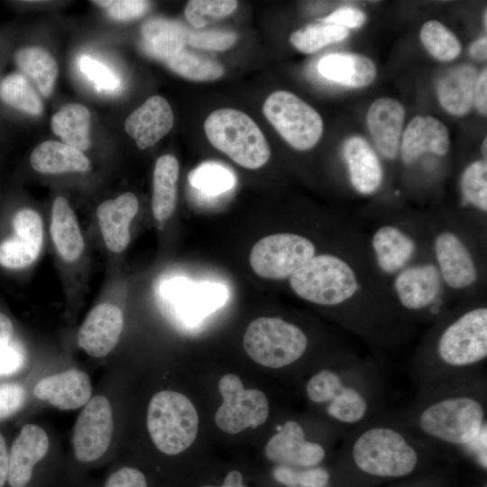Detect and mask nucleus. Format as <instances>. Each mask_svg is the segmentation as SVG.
Instances as JSON below:
<instances>
[{
    "mask_svg": "<svg viewBox=\"0 0 487 487\" xmlns=\"http://www.w3.org/2000/svg\"><path fill=\"white\" fill-rule=\"evenodd\" d=\"M223 402L216 410V426L225 433L237 434L247 427L263 424L269 415L265 394L257 389H244L242 381L233 373L224 375L218 382Z\"/></svg>",
    "mask_w": 487,
    "mask_h": 487,
    "instance_id": "nucleus-11",
    "label": "nucleus"
},
{
    "mask_svg": "<svg viewBox=\"0 0 487 487\" xmlns=\"http://www.w3.org/2000/svg\"><path fill=\"white\" fill-rule=\"evenodd\" d=\"M0 99L6 105L33 115L41 114L43 105L29 79L12 73L0 83Z\"/></svg>",
    "mask_w": 487,
    "mask_h": 487,
    "instance_id": "nucleus-35",
    "label": "nucleus"
},
{
    "mask_svg": "<svg viewBox=\"0 0 487 487\" xmlns=\"http://www.w3.org/2000/svg\"><path fill=\"white\" fill-rule=\"evenodd\" d=\"M9 452L4 436L0 434V487L7 486Z\"/></svg>",
    "mask_w": 487,
    "mask_h": 487,
    "instance_id": "nucleus-51",
    "label": "nucleus"
},
{
    "mask_svg": "<svg viewBox=\"0 0 487 487\" xmlns=\"http://www.w3.org/2000/svg\"><path fill=\"white\" fill-rule=\"evenodd\" d=\"M366 20L364 13L354 7H341L323 19L324 23H333L343 27L357 28Z\"/></svg>",
    "mask_w": 487,
    "mask_h": 487,
    "instance_id": "nucleus-48",
    "label": "nucleus"
},
{
    "mask_svg": "<svg viewBox=\"0 0 487 487\" xmlns=\"http://www.w3.org/2000/svg\"><path fill=\"white\" fill-rule=\"evenodd\" d=\"M106 8L107 14L114 20L125 22L137 19L147 13L150 3L142 0L92 1Z\"/></svg>",
    "mask_w": 487,
    "mask_h": 487,
    "instance_id": "nucleus-44",
    "label": "nucleus"
},
{
    "mask_svg": "<svg viewBox=\"0 0 487 487\" xmlns=\"http://www.w3.org/2000/svg\"><path fill=\"white\" fill-rule=\"evenodd\" d=\"M173 124L174 115L168 101L161 96H152L128 115L124 129L143 150L164 137Z\"/></svg>",
    "mask_w": 487,
    "mask_h": 487,
    "instance_id": "nucleus-19",
    "label": "nucleus"
},
{
    "mask_svg": "<svg viewBox=\"0 0 487 487\" xmlns=\"http://www.w3.org/2000/svg\"><path fill=\"white\" fill-rule=\"evenodd\" d=\"M294 293L308 302L336 306L352 299L358 290L353 268L334 254L314 255L289 277Z\"/></svg>",
    "mask_w": 487,
    "mask_h": 487,
    "instance_id": "nucleus-4",
    "label": "nucleus"
},
{
    "mask_svg": "<svg viewBox=\"0 0 487 487\" xmlns=\"http://www.w3.org/2000/svg\"><path fill=\"white\" fill-rule=\"evenodd\" d=\"M482 154L484 158V161H486V158H487V139L484 138V140L482 141Z\"/></svg>",
    "mask_w": 487,
    "mask_h": 487,
    "instance_id": "nucleus-54",
    "label": "nucleus"
},
{
    "mask_svg": "<svg viewBox=\"0 0 487 487\" xmlns=\"http://www.w3.org/2000/svg\"><path fill=\"white\" fill-rule=\"evenodd\" d=\"M350 374H341L324 369L307 382L308 398L317 404L326 405L327 415L345 426L362 423L370 414L371 397L367 389Z\"/></svg>",
    "mask_w": 487,
    "mask_h": 487,
    "instance_id": "nucleus-7",
    "label": "nucleus"
},
{
    "mask_svg": "<svg viewBox=\"0 0 487 487\" xmlns=\"http://www.w3.org/2000/svg\"><path fill=\"white\" fill-rule=\"evenodd\" d=\"M23 347L11 341L0 348V376H9L18 372L24 364Z\"/></svg>",
    "mask_w": 487,
    "mask_h": 487,
    "instance_id": "nucleus-47",
    "label": "nucleus"
},
{
    "mask_svg": "<svg viewBox=\"0 0 487 487\" xmlns=\"http://www.w3.org/2000/svg\"><path fill=\"white\" fill-rule=\"evenodd\" d=\"M350 447L357 468L373 476H406L415 470L419 462L416 442L391 425L364 428L354 437Z\"/></svg>",
    "mask_w": 487,
    "mask_h": 487,
    "instance_id": "nucleus-2",
    "label": "nucleus"
},
{
    "mask_svg": "<svg viewBox=\"0 0 487 487\" xmlns=\"http://www.w3.org/2000/svg\"><path fill=\"white\" fill-rule=\"evenodd\" d=\"M237 5L238 2L234 0H191L184 14L191 25L201 28L213 19L229 15Z\"/></svg>",
    "mask_w": 487,
    "mask_h": 487,
    "instance_id": "nucleus-41",
    "label": "nucleus"
},
{
    "mask_svg": "<svg viewBox=\"0 0 487 487\" xmlns=\"http://www.w3.org/2000/svg\"><path fill=\"white\" fill-rule=\"evenodd\" d=\"M13 228L14 236L0 244V265L7 269H21L34 262L41 253L42 221L36 211L23 208L14 216Z\"/></svg>",
    "mask_w": 487,
    "mask_h": 487,
    "instance_id": "nucleus-14",
    "label": "nucleus"
},
{
    "mask_svg": "<svg viewBox=\"0 0 487 487\" xmlns=\"http://www.w3.org/2000/svg\"><path fill=\"white\" fill-rule=\"evenodd\" d=\"M420 40L427 51L442 61L452 60L461 52V44L455 35L435 20L424 23L420 30Z\"/></svg>",
    "mask_w": 487,
    "mask_h": 487,
    "instance_id": "nucleus-37",
    "label": "nucleus"
},
{
    "mask_svg": "<svg viewBox=\"0 0 487 487\" xmlns=\"http://www.w3.org/2000/svg\"><path fill=\"white\" fill-rule=\"evenodd\" d=\"M138 208V199L131 192L107 199L98 206V225L105 244L111 252L118 253L128 246L131 238L129 226Z\"/></svg>",
    "mask_w": 487,
    "mask_h": 487,
    "instance_id": "nucleus-21",
    "label": "nucleus"
},
{
    "mask_svg": "<svg viewBox=\"0 0 487 487\" xmlns=\"http://www.w3.org/2000/svg\"><path fill=\"white\" fill-rule=\"evenodd\" d=\"M265 455L278 465L312 468L323 462L326 450L320 444L306 439L301 425L289 420L267 442Z\"/></svg>",
    "mask_w": 487,
    "mask_h": 487,
    "instance_id": "nucleus-13",
    "label": "nucleus"
},
{
    "mask_svg": "<svg viewBox=\"0 0 487 487\" xmlns=\"http://www.w3.org/2000/svg\"><path fill=\"white\" fill-rule=\"evenodd\" d=\"M124 327L122 310L112 303H100L87 316L77 339L90 356L104 357L116 345Z\"/></svg>",
    "mask_w": 487,
    "mask_h": 487,
    "instance_id": "nucleus-16",
    "label": "nucleus"
},
{
    "mask_svg": "<svg viewBox=\"0 0 487 487\" xmlns=\"http://www.w3.org/2000/svg\"><path fill=\"white\" fill-rule=\"evenodd\" d=\"M442 281L437 266L432 263L417 264L399 271L394 289L400 303L405 308L418 311L437 300Z\"/></svg>",
    "mask_w": 487,
    "mask_h": 487,
    "instance_id": "nucleus-18",
    "label": "nucleus"
},
{
    "mask_svg": "<svg viewBox=\"0 0 487 487\" xmlns=\"http://www.w3.org/2000/svg\"><path fill=\"white\" fill-rule=\"evenodd\" d=\"M163 62L174 73L194 81H213L225 72L223 65L217 60L185 48Z\"/></svg>",
    "mask_w": 487,
    "mask_h": 487,
    "instance_id": "nucleus-34",
    "label": "nucleus"
},
{
    "mask_svg": "<svg viewBox=\"0 0 487 487\" xmlns=\"http://www.w3.org/2000/svg\"><path fill=\"white\" fill-rule=\"evenodd\" d=\"M188 181L195 188L209 195L228 191L235 184L233 171L213 161L204 162L188 174Z\"/></svg>",
    "mask_w": 487,
    "mask_h": 487,
    "instance_id": "nucleus-38",
    "label": "nucleus"
},
{
    "mask_svg": "<svg viewBox=\"0 0 487 487\" xmlns=\"http://www.w3.org/2000/svg\"><path fill=\"white\" fill-rule=\"evenodd\" d=\"M113 430V413L108 400L102 395L91 398L79 413L73 429L76 460L86 464L99 460L108 449Z\"/></svg>",
    "mask_w": 487,
    "mask_h": 487,
    "instance_id": "nucleus-12",
    "label": "nucleus"
},
{
    "mask_svg": "<svg viewBox=\"0 0 487 487\" xmlns=\"http://www.w3.org/2000/svg\"><path fill=\"white\" fill-rule=\"evenodd\" d=\"M89 110L83 105L71 103L62 106L51 118V130L62 142L81 152L90 146Z\"/></svg>",
    "mask_w": 487,
    "mask_h": 487,
    "instance_id": "nucleus-32",
    "label": "nucleus"
},
{
    "mask_svg": "<svg viewBox=\"0 0 487 487\" xmlns=\"http://www.w3.org/2000/svg\"><path fill=\"white\" fill-rule=\"evenodd\" d=\"M461 188L464 204H470L482 212L487 211L486 161H474L464 170Z\"/></svg>",
    "mask_w": 487,
    "mask_h": 487,
    "instance_id": "nucleus-39",
    "label": "nucleus"
},
{
    "mask_svg": "<svg viewBox=\"0 0 487 487\" xmlns=\"http://www.w3.org/2000/svg\"><path fill=\"white\" fill-rule=\"evenodd\" d=\"M404 116L402 105L388 97L375 100L367 112L370 133L378 151L386 159L392 160L397 156Z\"/></svg>",
    "mask_w": 487,
    "mask_h": 487,
    "instance_id": "nucleus-22",
    "label": "nucleus"
},
{
    "mask_svg": "<svg viewBox=\"0 0 487 487\" xmlns=\"http://www.w3.org/2000/svg\"><path fill=\"white\" fill-rule=\"evenodd\" d=\"M372 246L378 266L388 274L402 270L416 251L413 239L400 228L390 225L376 230L372 238Z\"/></svg>",
    "mask_w": 487,
    "mask_h": 487,
    "instance_id": "nucleus-28",
    "label": "nucleus"
},
{
    "mask_svg": "<svg viewBox=\"0 0 487 487\" xmlns=\"http://www.w3.org/2000/svg\"><path fill=\"white\" fill-rule=\"evenodd\" d=\"M483 23H484V27L486 28L487 27V12H486V10H484V13H483Z\"/></svg>",
    "mask_w": 487,
    "mask_h": 487,
    "instance_id": "nucleus-55",
    "label": "nucleus"
},
{
    "mask_svg": "<svg viewBox=\"0 0 487 487\" xmlns=\"http://www.w3.org/2000/svg\"><path fill=\"white\" fill-rule=\"evenodd\" d=\"M317 70L325 78L351 87L368 86L376 77L373 61L354 53H333L323 57Z\"/></svg>",
    "mask_w": 487,
    "mask_h": 487,
    "instance_id": "nucleus-25",
    "label": "nucleus"
},
{
    "mask_svg": "<svg viewBox=\"0 0 487 487\" xmlns=\"http://www.w3.org/2000/svg\"><path fill=\"white\" fill-rule=\"evenodd\" d=\"M350 181L361 194H372L382 182L380 161L370 144L360 136L348 138L343 147Z\"/></svg>",
    "mask_w": 487,
    "mask_h": 487,
    "instance_id": "nucleus-24",
    "label": "nucleus"
},
{
    "mask_svg": "<svg viewBox=\"0 0 487 487\" xmlns=\"http://www.w3.org/2000/svg\"><path fill=\"white\" fill-rule=\"evenodd\" d=\"M473 102L482 115L487 114V70L484 69L481 75L477 78Z\"/></svg>",
    "mask_w": 487,
    "mask_h": 487,
    "instance_id": "nucleus-49",
    "label": "nucleus"
},
{
    "mask_svg": "<svg viewBox=\"0 0 487 487\" xmlns=\"http://www.w3.org/2000/svg\"><path fill=\"white\" fill-rule=\"evenodd\" d=\"M79 68L99 90L112 91L118 88V78L104 64L84 55L79 60Z\"/></svg>",
    "mask_w": 487,
    "mask_h": 487,
    "instance_id": "nucleus-43",
    "label": "nucleus"
},
{
    "mask_svg": "<svg viewBox=\"0 0 487 487\" xmlns=\"http://www.w3.org/2000/svg\"><path fill=\"white\" fill-rule=\"evenodd\" d=\"M49 450V437L41 427L24 425L9 452L8 487H32L36 468Z\"/></svg>",
    "mask_w": 487,
    "mask_h": 487,
    "instance_id": "nucleus-15",
    "label": "nucleus"
},
{
    "mask_svg": "<svg viewBox=\"0 0 487 487\" xmlns=\"http://www.w3.org/2000/svg\"><path fill=\"white\" fill-rule=\"evenodd\" d=\"M449 149L446 126L432 116H416L407 126L401 142V159L413 163L423 152L445 155Z\"/></svg>",
    "mask_w": 487,
    "mask_h": 487,
    "instance_id": "nucleus-23",
    "label": "nucleus"
},
{
    "mask_svg": "<svg viewBox=\"0 0 487 487\" xmlns=\"http://www.w3.org/2000/svg\"><path fill=\"white\" fill-rule=\"evenodd\" d=\"M187 32L188 29L177 21L152 18L141 27V47L149 56L164 61L184 49Z\"/></svg>",
    "mask_w": 487,
    "mask_h": 487,
    "instance_id": "nucleus-26",
    "label": "nucleus"
},
{
    "mask_svg": "<svg viewBox=\"0 0 487 487\" xmlns=\"http://www.w3.org/2000/svg\"><path fill=\"white\" fill-rule=\"evenodd\" d=\"M237 35L220 30H188L187 43L190 46L210 51H225L233 46Z\"/></svg>",
    "mask_w": 487,
    "mask_h": 487,
    "instance_id": "nucleus-42",
    "label": "nucleus"
},
{
    "mask_svg": "<svg viewBox=\"0 0 487 487\" xmlns=\"http://www.w3.org/2000/svg\"><path fill=\"white\" fill-rule=\"evenodd\" d=\"M434 253L442 280L452 289L472 286L478 278L474 260L464 243L454 233L445 231L434 241Z\"/></svg>",
    "mask_w": 487,
    "mask_h": 487,
    "instance_id": "nucleus-17",
    "label": "nucleus"
},
{
    "mask_svg": "<svg viewBox=\"0 0 487 487\" xmlns=\"http://www.w3.org/2000/svg\"><path fill=\"white\" fill-rule=\"evenodd\" d=\"M33 393L61 410H71L90 400L92 387L86 372L70 369L41 379L34 386Z\"/></svg>",
    "mask_w": 487,
    "mask_h": 487,
    "instance_id": "nucleus-20",
    "label": "nucleus"
},
{
    "mask_svg": "<svg viewBox=\"0 0 487 487\" xmlns=\"http://www.w3.org/2000/svg\"><path fill=\"white\" fill-rule=\"evenodd\" d=\"M273 480L285 487H326L330 475L322 467L299 470L277 465L271 472Z\"/></svg>",
    "mask_w": 487,
    "mask_h": 487,
    "instance_id": "nucleus-40",
    "label": "nucleus"
},
{
    "mask_svg": "<svg viewBox=\"0 0 487 487\" xmlns=\"http://www.w3.org/2000/svg\"><path fill=\"white\" fill-rule=\"evenodd\" d=\"M51 235L60 257L66 262H75L84 250V239L76 215L64 197L53 202L51 220Z\"/></svg>",
    "mask_w": 487,
    "mask_h": 487,
    "instance_id": "nucleus-30",
    "label": "nucleus"
},
{
    "mask_svg": "<svg viewBox=\"0 0 487 487\" xmlns=\"http://www.w3.org/2000/svg\"><path fill=\"white\" fill-rule=\"evenodd\" d=\"M179 161L173 155L161 156L154 167L152 180V213L158 221L168 219L176 207Z\"/></svg>",
    "mask_w": 487,
    "mask_h": 487,
    "instance_id": "nucleus-31",
    "label": "nucleus"
},
{
    "mask_svg": "<svg viewBox=\"0 0 487 487\" xmlns=\"http://www.w3.org/2000/svg\"><path fill=\"white\" fill-rule=\"evenodd\" d=\"M262 110L280 135L296 150L313 148L323 133V121L318 112L289 91L271 94Z\"/></svg>",
    "mask_w": 487,
    "mask_h": 487,
    "instance_id": "nucleus-9",
    "label": "nucleus"
},
{
    "mask_svg": "<svg viewBox=\"0 0 487 487\" xmlns=\"http://www.w3.org/2000/svg\"><path fill=\"white\" fill-rule=\"evenodd\" d=\"M26 391L18 383L0 384V420L16 413L24 404Z\"/></svg>",
    "mask_w": 487,
    "mask_h": 487,
    "instance_id": "nucleus-45",
    "label": "nucleus"
},
{
    "mask_svg": "<svg viewBox=\"0 0 487 487\" xmlns=\"http://www.w3.org/2000/svg\"><path fill=\"white\" fill-rule=\"evenodd\" d=\"M103 487H149L142 471L133 466H122L114 470L106 479Z\"/></svg>",
    "mask_w": 487,
    "mask_h": 487,
    "instance_id": "nucleus-46",
    "label": "nucleus"
},
{
    "mask_svg": "<svg viewBox=\"0 0 487 487\" xmlns=\"http://www.w3.org/2000/svg\"><path fill=\"white\" fill-rule=\"evenodd\" d=\"M349 31L343 26L324 23L308 24L292 32L290 43L304 53H313L323 47L343 41Z\"/></svg>",
    "mask_w": 487,
    "mask_h": 487,
    "instance_id": "nucleus-36",
    "label": "nucleus"
},
{
    "mask_svg": "<svg viewBox=\"0 0 487 487\" xmlns=\"http://www.w3.org/2000/svg\"><path fill=\"white\" fill-rule=\"evenodd\" d=\"M14 60L43 96L47 97L52 93L59 68L47 50L37 46L23 47L16 51Z\"/></svg>",
    "mask_w": 487,
    "mask_h": 487,
    "instance_id": "nucleus-33",
    "label": "nucleus"
},
{
    "mask_svg": "<svg viewBox=\"0 0 487 487\" xmlns=\"http://www.w3.org/2000/svg\"><path fill=\"white\" fill-rule=\"evenodd\" d=\"M14 326L10 318L0 312V348L12 341Z\"/></svg>",
    "mask_w": 487,
    "mask_h": 487,
    "instance_id": "nucleus-52",
    "label": "nucleus"
},
{
    "mask_svg": "<svg viewBox=\"0 0 487 487\" xmlns=\"http://www.w3.org/2000/svg\"><path fill=\"white\" fill-rule=\"evenodd\" d=\"M200 487H250L244 482V474L238 470L229 471L219 485L206 484Z\"/></svg>",
    "mask_w": 487,
    "mask_h": 487,
    "instance_id": "nucleus-50",
    "label": "nucleus"
},
{
    "mask_svg": "<svg viewBox=\"0 0 487 487\" xmlns=\"http://www.w3.org/2000/svg\"><path fill=\"white\" fill-rule=\"evenodd\" d=\"M30 162L36 171L43 174L86 172L91 169L83 152L57 141L40 143L32 152Z\"/></svg>",
    "mask_w": 487,
    "mask_h": 487,
    "instance_id": "nucleus-29",
    "label": "nucleus"
},
{
    "mask_svg": "<svg viewBox=\"0 0 487 487\" xmlns=\"http://www.w3.org/2000/svg\"><path fill=\"white\" fill-rule=\"evenodd\" d=\"M440 365L461 370L479 364L487 357V308H472L441 332L436 346Z\"/></svg>",
    "mask_w": 487,
    "mask_h": 487,
    "instance_id": "nucleus-8",
    "label": "nucleus"
},
{
    "mask_svg": "<svg viewBox=\"0 0 487 487\" xmlns=\"http://www.w3.org/2000/svg\"><path fill=\"white\" fill-rule=\"evenodd\" d=\"M308 345L301 328L278 317L254 319L244 335L247 354L270 368H281L296 362L304 354Z\"/></svg>",
    "mask_w": 487,
    "mask_h": 487,
    "instance_id": "nucleus-6",
    "label": "nucleus"
},
{
    "mask_svg": "<svg viewBox=\"0 0 487 487\" xmlns=\"http://www.w3.org/2000/svg\"><path fill=\"white\" fill-rule=\"evenodd\" d=\"M483 487H487V485H484Z\"/></svg>",
    "mask_w": 487,
    "mask_h": 487,
    "instance_id": "nucleus-56",
    "label": "nucleus"
},
{
    "mask_svg": "<svg viewBox=\"0 0 487 487\" xmlns=\"http://www.w3.org/2000/svg\"><path fill=\"white\" fill-rule=\"evenodd\" d=\"M470 54L477 60H486L487 57V41L486 36H483L473 41L470 47Z\"/></svg>",
    "mask_w": 487,
    "mask_h": 487,
    "instance_id": "nucleus-53",
    "label": "nucleus"
},
{
    "mask_svg": "<svg viewBox=\"0 0 487 487\" xmlns=\"http://www.w3.org/2000/svg\"><path fill=\"white\" fill-rule=\"evenodd\" d=\"M147 427L157 449L167 455H176L188 449L196 439L198 412L185 395L162 391L150 400Z\"/></svg>",
    "mask_w": 487,
    "mask_h": 487,
    "instance_id": "nucleus-5",
    "label": "nucleus"
},
{
    "mask_svg": "<svg viewBox=\"0 0 487 487\" xmlns=\"http://www.w3.org/2000/svg\"><path fill=\"white\" fill-rule=\"evenodd\" d=\"M316 253L308 238L290 233L267 235L252 248L249 262L260 277L270 280L289 278Z\"/></svg>",
    "mask_w": 487,
    "mask_h": 487,
    "instance_id": "nucleus-10",
    "label": "nucleus"
},
{
    "mask_svg": "<svg viewBox=\"0 0 487 487\" xmlns=\"http://www.w3.org/2000/svg\"><path fill=\"white\" fill-rule=\"evenodd\" d=\"M416 426L427 438L460 447H474L486 463V410L482 399L469 391L439 396L418 410Z\"/></svg>",
    "mask_w": 487,
    "mask_h": 487,
    "instance_id": "nucleus-1",
    "label": "nucleus"
},
{
    "mask_svg": "<svg viewBox=\"0 0 487 487\" xmlns=\"http://www.w3.org/2000/svg\"><path fill=\"white\" fill-rule=\"evenodd\" d=\"M204 128L211 144L242 167L259 169L270 159L271 149L265 136L244 112L231 108L216 110L206 119Z\"/></svg>",
    "mask_w": 487,
    "mask_h": 487,
    "instance_id": "nucleus-3",
    "label": "nucleus"
},
{
    "mask_svg": "<svg viewBox=\"0 0 487 487\" xmlns=\"http://www.w3.org/2000/svg\"><path fill=\"white\" fill-rule=\"evenodd\" d=\"M477 72L473 67L461 65L447 70L437 83V96L443 108L464 115L472 108Z\"/></svg>",
    "mask_w": 487,
    "mask_h": 487,
    "instance_id": "nucleus-27",
    "label": "nucleus"
}]
</instances>
